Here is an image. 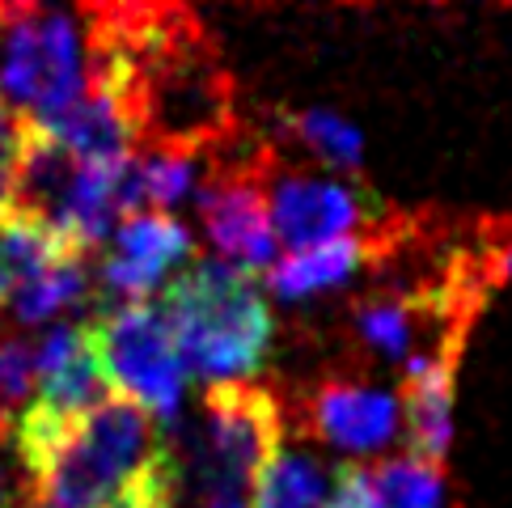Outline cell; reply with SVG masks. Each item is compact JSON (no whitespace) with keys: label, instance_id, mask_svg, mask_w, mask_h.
<instances>
[{"label":"cell","instance_id":"6da1fadb","mask_svg":"<svg viewBox=\"0 0 512 508\" xmlns=\"http://www.w3.org/2000/svg\"><path fill=\"white\" fill-rule=\"evenodd\" d=\"M161 314L187 373L208 377L212 386H246L267 369L276 314L254 276L204 259L166 288Z\"/></svg>","mask_w":512,"mask_h":508},{"label":"cell","instance_id":"7a4b0ae2","mask_svg":"<svg viewBox=\"0 0 512 508\" xmlns=\"http://www.w3.org/2000/svg\"><path fill=\"white\" fill-rule=\"evenodd\" d=\"M284 449V407L263 386H212L191 441L178 453L182 487L199 508H246L254 475Z\"/></svg>","mask_w":512,"mask_h":508},{"label":"cell","instance_id":"3957f363","mask_svg":"<svg viewBox=\"0 0 512 508\" xmlns=\"http://www.w3.org/2000/svg\"><path fill=\"white\" fill-rule=\"evenodd\" d=\"M81 94L85 47L72 17L39 5H0V98L39 123Z\"/></svg>","mask_w":512,"mask_h":508},{"label":"cell","instance_id":"277c9868","mask_svg":"<svg viewBox=\"0 0 512 508\" xmlns=\"http://www.w3.org/2000/svg\"><path fill=\"white\" fill-rule=\"evenodd\" d=\"M94 339L111 386H119L127 403H136L157 428H170L187 398V365L161 305L119 301L94 322Z\"/></svg>","mask_w":512,"mask_h":508},{"label":"cell","instance_id":"5b68a950","mask_svg":"<svg viewBox=\"0 0 512 508\" xmlns=\"http://www.w3.org/2000/svg\"><path fill=\"white\" fill-rule=\"evenodd\" d=\"M229 144L233 157L221 161V170H212L208 187H199V221H204L212 250L221 254L216 263L242 276H259V271L267 276L271 263L280 259V242L267 212V157H242L237 132Z\"/></svg>","mask_w":512,"mask_h":508},{"label":"cell","instance_id":"8992f818","mask_svg":"<svg viewBox=\"0 0 512 508\" xmlns=\"http://www.w3.org/2000/svg\"><path fill=\"white\" fill-rule=\"evenodd\" d=\"M267 212L280 246L309 250V246L369 233L381 208L369 191L343 183V178L280 170L267 178Z\"/></svg>","mask_w":512,"mask_h":508},{"label":"cell","instance_id":"52a82bcc","mask_svg":"<svg viewBox=\"0 0 512 508\" xmlns=\"http://www.w3.org/2000/svg\"><path fill=\"white\" fill-rule=\"evenodd\" d=\"M309 428L326 449L343 453L347 462L390 458L394 441L402 437L398 390L373 386V381L331 377L309 394Z\"/></svg>","mask_w":512,"mask_h":508},{"label":"cell","instance_id":"ba28073f","mask_svg":"<svg viewBox=\"0 0 512 508\" xmlns=\"http://www.w3.org/2000/svg\"><path fill=\"white\" fill-rule=\"evenodd\" d=\"M34 415L51 424H77L81 415L102 407L111 398V377H106L94 322L81 326H51V331L34 343Z\"/></svg>","mask_w":512,"mask_h":508},{"label":"cell","instance_id":"9c48e42d","mask_svg":"<svg viewBox=\"0 0 512 508\" xmlns=\"http://www.w3.org/2000/svg\"><path fill=\"white\" fill-rule=\"evenodd\" d=\"M457 352H462V335H449L402 365V437L411 458L432 466H445L457 437Z\"/></svg>","mask_w":512,"mask_h":508},{"label":"cell","instance_id":"30bf717a","mask_svg":"<svg viewBox=\"0 0 512 508\" xmlns=\"http://www.w3.org/2000/svg\"><path fill=\"white\" fill-rule=\"evenodd\" d=\"M191 233L166 212H136L123 216L115 233L106 238L102 254V284L123 301H144L170 280L178 263L191 259Z\"/></svg>","mask_w":512,"mask_h":508},{"label":"cell","instance_id":"8fae6325","mask_svg":"<svg viewBox=\"0 0 512 508\" xmlns=\"http://www.w3.org/2000/svg\"><path fill=\"white\" fill-rule=\"evenodd\" d=\"M369 259H373V233L339 238V242L309 246V250H288L267 271V293L284 305H301V301H314L326 293H339V288H347L360 276Z\"/></svg>","mask_w":512,"mask_h":508},{"label":"cell","instance_id":"7c38bea8","mask_svg":"<svg viewBox=\"0 0 512 508\" xmlns=\"http://www.w3.org/2000/svg\"><path fill=\"white\" fill-rule=\"evenodd\" d=\"M34 127L56 140L60 149H68L77 161H119L136 153L132 123L119 111V102L106 98L94 85H85V94L77 102L64 106L60 115L39 119Z\"/></svg>","mask_w":512,"mask_h":508},{"label":"cell","instance_id":"4fadbf2b","mask_svg":"<svg viewBox=\"0 0 512 508\" xmlns=\"http://www.w3.org/2000/svg\"><path fill=\"white\" fill-rule=\"evenodd\" d=\"M428 310H449V297L445 293H432V297H369V301L356 305L352 331L377 360H386V365H407L415 352H424L419 348V335H424V314Z\"/></svg>","mask_w":512,"mask_h":508},{"label":"cell","instance_id":"5bb4252c","mask_svg":"<svg viewBox=\"0 0 512 508\" xmlns=\"http://www.w3.org/2000/svg\"><path fill=\"white\" fill-rule=\"evenodd\" d=\"M68 254H77V250H68L56 233L39 225L34 216L17 212V208L0 212V310H9L43 271H51L60 259H68Z\"/></svg>","mask_w":512,"mask_h":508},{"label":"cell","instance_id":"9a60e30c","mask_svg":"<svg viewBox=\"0 0 512 508\" xmlns=\"http://www.w3.org/2000/svg\"><path fill=\"white\" fill-rule=\"evenodd\" d=\"M326 496H331V470L309 453L284 445L254 475L246 508H326Z\"/></svg>","mask_w":512,"mask_h":508},{"label":"cell","instance_id":"2e32d148","mask_svg":"<svg viewBox=\"0 0 512 508\" xmlns=\"http://www.w3.org/2000/svg\"><path fill=\"white\" fill-rule=\"evenodd\" d=\"M284 136H292L301 149L322 161L326 170L356 174L364 166V136L352 119H343L326 106H309V111H288L284 115Z\"/></svg>","mask_w":512,"mask_h":508},{"label":"cell","instance_id":"e0dca14e","mask_svg":"<svg viewBox=\"0 0 512 508\" xmlns=\"http://www.w3.org/2000/svg\"><path fill=\"white\" fill-rule=\"evenodd\" d=\"M373 483H377L386 508H445L449 504L445 466L411 458V453H390V458H381L373 466Z\"/></svg>","mask_w":512,"mask_h":508},{"label":"cell","instance_id":"ac0fdd59","mask_svg":"<svg viewBox=\"0 0 512 508\" xmlns=\"http://www.w3.org/2000/svg\"><path fill=\"white\" fill-rule=\"evenodd\" d=\"M85 297H89L85 254H68V259H60L51 271H43V276L9 305V314L17 322L34 326V322H47V318H56L64 310H77V305H85Z\"/></svg>","mask_w":512,"mask_h":508},{"label":"cell","instance_id":"d6986e66","mask_svg":"<svg viewBox=\"0 0 512 508\" xmlns=\"http://www.w3.org/2000/svg\"><path fill=\"white\" fill-rule=\"evenodd\" d=\"M199 161L204 157L149 149L136 161V195H140V204H153L161 212L178 208L182 199L199 191Z\"/></svg>","mask_w":512,"mask_h":508},{"label":"cell","instance_id":"ffe728a7","mask_svg":"<svg viewBox=\"0 0 512 508\" xmlns=\"http://www.w3.org/2000/svg\"><path fill=\"white\" fill-rule=\"evenodd\" d=\"M182 475H178V449L161 441V449L136 470V479L115 496L111 508H178Z\"/></svg>","mask_w":512,"mask_h":508},{"label":"cell","instance_id":"44dd1931","mask_svg":"<svg viewBox=\"0 0 512 508\" xmlns=\"http://www.w3.org/2000/svg\"><path fill=\"white\" fill-rule=\"evenodd\" d=\"M34 343L22 335L0 339V428L13 432V420L30 407L34 398Z\"/></svg>","mask_w":512,"mask_h":508},{"label":"cell","instance_id":"7402d4cb","mask_svg":"<svg viewBox=\"0 0 512 508\" xmlns=\"http://www.w3.org/2000/svg\"><path fill=\"white\" fill-rule=\"evenodd\" d=\"M326 508H386L381 504L377 483H373V466L369 462H343L331 475Z\"/></svg>","mask_w":512,"mask_h":508},{"label":"cell","instance_id":"603a6c76","mask_svg":"<svg viewBox=\"0 0 512 508\" xmlns=\"http://www.w3.org/2000/svg\"><path fill=\"white\" fill-rule=\"evenodd\" d=\"M22 144H26V119L0 98V212L13 204L17 166H22Z\"/></svg>","mask_w":512,"mask_h":508},{"label":"cell","instance_id":"cb8c5ba5","mask_svg":"<svg viewBox=\"0 0 512 508\" xmlns=\"http://www.w3.org/2000/svg\"><path fill=\"white\" fill-rule=\"evenodd\" d=\"M5 445H9V428H0V508H13L17 492H22V483L9 470V458H5Z\"/></svg>","mask_w":512,"mask_h":508},{"label":"cell","instance_id":"d4e9b609","mask_svg":"<svg viewBox=\"0 0 512 508\" xmlns=\"http://www.w3.org/2000/svg\"><path fill=\"white\" fill-rule=\"evenodd\" d=\"M487 276L496 280V284H512V233L504 238V246L496 250V259H491V267H487Z\"/></svg>","mask_w":512,"mask_h":508}]
</instances>
